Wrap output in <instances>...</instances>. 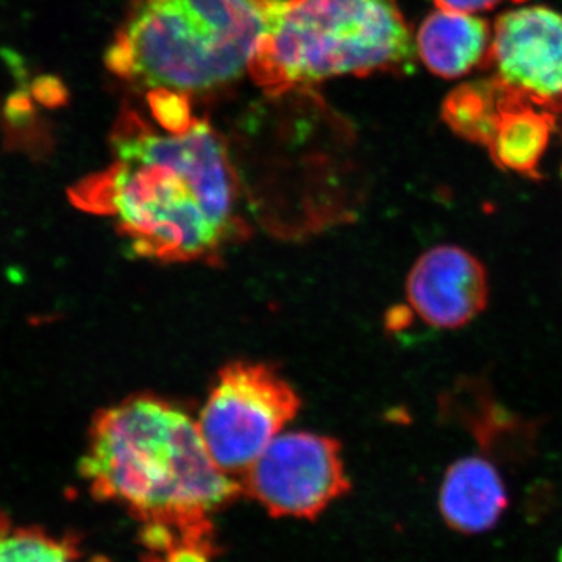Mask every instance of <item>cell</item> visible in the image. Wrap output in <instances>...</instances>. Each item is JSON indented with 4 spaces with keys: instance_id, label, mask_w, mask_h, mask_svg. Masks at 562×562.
<instances>
[{
    "instance_id": "15",
    "label": "cell",
    "mask_w": 562,
    "mask_h": 562,
    "mask_svg": "<svg viewBox=\"0 0 562 562\" xmlns=\"http://www.w3.org/2000/svg\"><path fill=\"white\" fill-rule=\"evenodd\" d=\"M432 2H435L436 9L479 14L502 5L506 0H432ZM514 2H519V0H514Z\"/></svg>"
},
{
    "instance_id": "6",
    "label": "cell",
    "mask_w": 562,
    "mask_h": 562,
    "mask_svg": "<svg viewBox=\"0 0 562 562\" xmlns=\"http://www.w3.org/2000/svg\"><path fill=\"white\" fill-rule=\"evenodd\" d=\"M238 482L266 513L288 519L314 520L350 491L341 443L308 431L281 432Z\"/></svg>"
},
{
    "instance_id": "4",
    "label": "cell",
    "mask_w": 562,
    "mask_h": 562,
    "mask_svg": "<svg viewBox=\"0 0 562 562\" xmlns=\"http://www.w3.org/2000/svg\"><path fill=\"white\" fill-rule=\"evenodd\" d=\"M268 0H136L106 68L147 91L190 95L249 70Z\"/></svg>"
},
{
    "instance_id": "10",
    "label": "cell",
    "mask_w": 562,
    "mask_h": 562,
    "mask_svg": "<svg viewBox=\"0 0 562 562\" xmlns=\"http://www.w3.org/2000/svg\"><path fill=\"white\" fill-rule=\"evenodd\" d=\"M508 491L501 472L482 457H465L450 465L439 490V512L457 531L479 535L501 522Z\"/></svg>"
},
{
    "instance_id": "3",
    "label": "cell",
    "mask_w": 562,
    "mask_h": 562,
    "mask_svg": "<svg viewBox=\"0 0 562 562\" xmlns=\"http://www.w3.org/2000/svg\"><path fill=\"white\" fill-rule=\"evenodd\" d=\"M417 60L401 0H268L247 72L281 95L338 77L412 76Z\"/></svg>"
},
{
    "instance_id": "11",
    "label": "cell",
    "mask_w": 562,
    "mask_h": 562,
    "mask_svg": "<svg viewBox=\"0 0 562 562\" xmlns=\"http://www.w3.org/2000/svg\"><path fill=\"white\" fill-rule=\"evenodd\" d=\"M557 131V114L516 95L503 111L487 151L503 171L527 179L542 177L541 162Z\"/></svg>"
},
{
    "instance_id": "12",
    "label": "cell",
    "mask_w": 562,
    "mask_h": 562,
    "mask_svg": "<svg viewBox=\"0 0 562 562\" xmlns=\"http://www.w3.org/2000/svg\"><path fill=\"white\" fill-rule=\"evenodd\" d=\"M516 95L492 76L465 81L442 102V121L461 139L487 149L503 111Z\"/></svg>"
},
{
    "instance_id": "8",
    "label": "cell",
    "mask_w": 562,
    "mask_h": 562,
    "mask_svg": "<svg viewBox=\"0 0 562 562\" xmlns=\"http://www.w3.org/2000/svg\"><path fill=\"white\" fill-rule=\"evenodd\" d=\"M406 299L425 324L454 330L471 324L490 302L483 262L462 247L443 246L422 254L406 279Z\"/></svg>"
},
{
    "instance_id": "1",
    "label": "cell",
    "mask_w": 562,
    "mask_h": 562,
    "mask_svg": "<svg viewBox=\"0 0 562 562\" xmlns=\"http://www.w3.org/2000/svg\"><path fill=\"white\" fill-rule=\"evenodd\" d=\"M110 140L109 168L79 181L70 199L111 217L138 257L213 260L241 236L238 177L209 121L166 127L127 110Z\"/></svg>"
},
{
    "instance_id": "9",
    "label": "cell",
    "mask_w": 562,
    "mask_h": 562,
    "mask_svg": "<svg viewBox=\"0 0 562 562\" xmlns=\"http://www.w3.org/2000/svg\"><path fill=\"white\" fill-rule=\"evenodd\" d=\"M492 33L490 22L476 14L436 9L414 35L417 57L435 76L460 79L483 68Z\"/></svg>"
},
{
    "instance_id": "5",
    "label": "cell",
    "mask_w": 562,
    "mask_h": 562,
    "mask_svg": "<svg viewBox=\"0 0 562 562\" xmlns=\"http://www.w3.org/2000/svg\"><path fill=\"white\" fill-rule=\"evenodd\" d=\"M301 408V397L272 366L235 361L224 366L199 417L214 462L241 476Z\"/></svg>"
},
{
    "instance_id": "2",
    "label": "cell",
    "mask_w": 562,
    "mask_h": 562,
    "mask_svg": "<svg viewBox=\"0 0 562 562\" xmlns=\"http://www.w3.org/2000/svg\"><path fill=\"white\" fill-rule=\"evenodd\" d=\"M80 475L95 501L121 506L139 525L143 554L220 553L214 516L243 495L211 458L198 422L151 394L95 414Z\"/></svg>"
},
{
    "instance_id": "13",
    "label": "cell",
    "mask_w": 562,
    "mask_h": 562,
    "mask_svg": "<svg viewBox=\"0 0 562 562\" xmlns=\"http://www.w3.org/2000/svg\"><path fill=\"white\" fill-rule=\"evenodd\" d=\"M0 562H110L88 557L76 536H57L44 528L13 525L0 513Z\"/></svg>"
},
{
    "instance_id": "7",
    "label": "cell",
    "mask_w": 562,
    "mask_h": 562,
    "mask_svg": "<svg viewBox=\"0 0 562 562\" xmlns=\"http://www.w3.org/2000/svg\"><path fill=\"white\" fill-rule=\"evenodd\" d=\"M482 69L549 113H562V13L520 7L497 18Z\"/></svg>"
},
{
    "instance_id": "14",
    "label": "cell",
    "mask_w": 562,
    "mask_h": 562,
    "mask_svg": "<svg viewBox=\"0 0 562 562\" xmlns=\"http://www.w3.org/2000/svg\"><path fill=\"white\" fill-rule=\"evenodd\" d=\"M216 554L195 549L172 550L161 554H140V562H214Z\"/></svg>"
}]
</instances>
